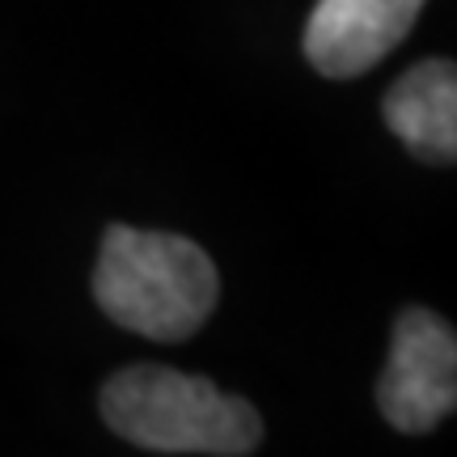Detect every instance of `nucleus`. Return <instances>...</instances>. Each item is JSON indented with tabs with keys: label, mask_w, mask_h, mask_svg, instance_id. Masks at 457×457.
Here are the masks:
<instances>
[{
	"label": "nucleus",
	"mask_w": 457,
	"mask_h": 457,
	"mask_svg": "<svg viewBox=\"0 0 457 457\" xmlns=\"http://www.w3.org/2000/svg\"><path fill=\"white\" fill-rule=\"evenodd\" d=\"M102 420L148 453L245 457L262 441V420L237 394L208 377L165 364H131L102 386Z\"/></svg>",
	"instance_id": "2"
},
{
	"label": "nucleus",
	"mask_w": 457,
	"mask_h": 457,
	"mask_svg": "<svg viewBox=\"0 0 457 457\" xmlns=\"http://www.w3.org/2000/svg\"><path fill=\"white\" fill-rule=\"evenodd\" d=\"M377 407L398 432H432L457 407V335L441 313L411 310L398 313L386 356V373L377 381Z\"/></svg>",
	"instance_id": "3"
},
{
	"label": "nucleus",
	"mask_w": 457,
	"mask_h": 457,
	"mask_svg": "<svg viewBox=\"0 0 457 457\" xmlns=\"http://www.w3.org/2000/svg\"><path fill=\"white\" fill-rule=\"evenodd\" d=\"M420 9L424 0H318L305 21V55L330 81L360 77L407 38Z\"/></svg>",
	"instance_id": "4"
},
{
	"label": "nucleus",
	"mask_w": 457,
	"mask_h": 457,
	"mask_svg": "<svg viewBox=\"0 0 457 457\" xmlns=\"http://www.w3.org/2000/svg\"><path fill=\"white\" fill-rule=\"evenodd\" d=\"M94 301L114 327L153 343L191 339L220 301L216 262L182 233L111 225L94 267Z\"/></svg>",
	"instance_id": "1"
},
{
	"label": "nucleus",
	"mask_w": 457,
	"mask_h": 457,
	"mask_svg": "<svg viewBox=\"0 0 457 457\" xmlns=\"http://www.w3.org/2000/svg\"><path fill=\"white\" fill-rule=\"evenodd\" d=\"M381 114L415 157L449 165L457 157V68L449 60L407 68L381 98Z\"/></svg>",
	"instance_id": "5"
}]
</instances>
